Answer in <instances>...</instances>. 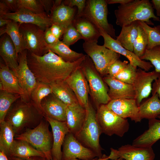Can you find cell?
<instances>
[{"mask_svg": "<svg viewBox=\"0 0 160 160\" xmlns=\"http://www.w3.org/2000/svg\"><path fill=\"white\" fill-rule=\"evenodd\" d=\"M86 56L76 62H70L65 61L49 50L42 56L28 50L27 59L28 65L38 81L50 84L65 80L81 65Z\"/></svg>", "mask_w": 160, "mask_h": 160, "instance_id": "1", "label": "cell"}, {"mask_svg": "<svg viewBox=\"0 0 160 160\" xmlns=\"http://www.w3.org/2000/svg\"><path fill=\"white\" fill-rule=\"evenodd\" d=\"M44 118L43 113L31 101L25 102L20 97L12 105L4 121L11 126L16 135L23 133L28 129L35 128Z\"/></svg>", "mask_w": 160, "mask_h": 160, "instance_id": "2", "label": "cell"}, {"mask_svg": "<svg viewBox=\"0 0 160 160\" xmlns=\"http://www.w3.org/2000/svg\"><path fill=\"white\" fill-rule=\"evenodd\" d=\"M114 14L116 24L121 28L136 21L153 25L151 18L160 22L159 17L154 14L152 4L149 0H132L126 4H120Z\"/></svg>", "mask_w": 160, "mask_h": 160, "instance_id": "3", "label": "cell"}, {"mask_svg": "<svg viewBox=\"0 0 160 160\" xmlns=\"http://www.w3.org/2000/svg\"><path fill=\"white\" fill-rule=\"evenodd\" d=\"M86 110V117L84 124L79 132L74 136L83 145L100 158L103 155V149L100 144V137L102 132L97 121L96 112L90 103Z\"/></svg>", "mask_w": 160, "mask_h": 160, "instance_id": "4", "label": "cell"}, {"mask_svg": "<svg viewBox=\"0 0 160 160\" xmlns=\"http://www.w3.org/2000/svg\"><path fill=\"white\" fill-rule=\"evenodd\" d=\"M49 123L44 117L39 124L32 129L15 136V139L25 141L43 153L47 160H53L51 151L53 144L52 132L49 131Z\"/></svg>", "mask_w": 160, "mask_h": 160, "instance_id": "5", "label": "cell"}, {"mask_svg": "<svg viewBox=\"0 0 160 160\" xmlns=\"http://www.w3.org/2000/svg\"><path fill=\"white\" fill-rule=\"evenodd\" d=\"M96 117L102 133L107 135H115L121 137L129 129L127 119L118 115L106 105H101L97 108Z\"/></svg>", "mask_w": 160, "mask_h": 160, "instance_id": "6", "label": "cell"}, {"mask_svg": "<svg viewBox=\"0 0 160 160\" xmlns=\"http://www.w3.org/2000/svg\"><path fill=\"white\" fill-rule=\"evenodd\" d=\"M97 41L84 42L83 48L92 60L97 71L102 76L108 75L111 65L119 59L120 55L104 45H100Z\"/></svg>", "mask_w": 160, "mask_h": 160, "instance_id": "7", "label": "cell"}, {"mask_svg": "<svg viewBox=\"0 0 160 160\" xmlns=\"http://www.w3.org/2000/svg\"><path fill=\"white\" fill-rule=\"evenodd\" d=\"M107 5L106 0H87L85 8L81 16L87 19L99 29H102L115 39V30L107 20Z\"/></svg>", "mask_w": 160, "mask_h": 160, "instance_id": "8", "label": "cell"}, {"mask_svg": "<svg viewBox=\"0 0 160 160\" xmlns=\"http://www.w3.org/2000/svg\"><path fill=\"white\" fill-rule=\"evenodd\" d=\"M81 67L97 108L101 105L107 104L111 100L108 89L103 81L96 73L92 61L88 55H86Z\"/></svg>", "mask_w": 160, "mask_h": 160, "instance_id": "9", "label": "cell"}, {"mask_svg": "<svg viewBox=\"0 0 160 160\" xmlns=\"http://www.w3.org/2000/svg\"><path fill=\"white\" fill-rule=\"evenodd\" d=\"M19 30L27 50L39 56L48 52L43 29L34 24L23 23L19 24Z\"/></svg>", "mask_w": 160, "mask_h": 160, "instance_id": "10", "label": "cell"}, {"mask_svg": "<svg viewBox=\"0 0 160 160\" xmlns=\"http://www.w3.org/2000/svg\"><path fill=\"white\" fill-rule=\"evenodd\" d=\"M27 51L25 49L18 54L19 65L14 72L23 91L21 98L24 101L29 102L31 101V93L38 81L28 65Z\"/></svg>", "mask_w": 160, "mask_h": 160, "instance_id": "11", "label": "cell"}, {"mask_svg": "<svg viewBox=\"0 0 160 160\" xmlns=\"http://www.w3.org/2000/svg\"><path fill=\"white\" fill-rule=\"evenodd\" d=\"M63 145L61 160L73 159L91 160L97 157L93 151L83 145L70 132L66 135Z\"/></svg>", "mask_w": 160, "mask_h": 160, "instance_id": "12", "label": "cell"}, {"mask_svg": "<svg viewBox=\"0 0 160 160\" xmlns=\"http://www.w3.org/2000/svg\"><path fill=\"white\" fill-rule=\"evenodd\" d=\"M109 159L120 158L125 160H154L155 154L152 147H138L132 145L121 146L117 149L110 148Z\"/></svg>", "mask_w": 160, "mask_h": 160, "instance_id": "13", "label": "cell"}, {"mask_svg": "<svg viewBox=\"0 0 160 160\" xmlns=\"http://www.w3.org/2000/svg\"><path fill=\"white\" fill-rule=\"evenodd\" d=\"M160 73L155 70L147 72L139 68L132 84L135 92V99L139 107L145 99L147 98L152 91V83L158 77Z\"/></svg>", "mask_w": 160, "mask_h": 160, "instance_id": "14", "label": "cell"}, {"mask_svg": "<svg viewBox=\"0 0 160 160\" xmlns=\"http://www.w3.org/2000/svg\"><path fill=\"white\" fill-rule=\"evenodd\" d=\"M75 94L79 103L85 109L89 106V87L81 65L65 80Z\"/></svg>", "mask_w": 160, "mask_h": 160, "instance_id": "15", "label": "cell"}, {"mask_svg": "<svg viewBox=\"0 0 160 160\" xmlns=\"http://www.w3.org/2000/svg\"><path fill=\"white\" fill-rule=\"evenodd\" d=\"M22 23H30L35 25L45 31L52 24L51 19L46 12L37 14L28 10L20 8L15 12H9L1 17Z\"/></svg>", "mask_w": 160, "mask_h": 160, "instance_id": "16", "label": "cell"}, {"mask_svg": "<svg viewBox=\"0 0 160 160\" xmlns=\"http://www.w3.org/2000/svg\"><path fill=\"white\" fill-rule=\"evenodd\" d=\"M99 31L101 36L104 39L103 45L106 48L125 57L131 65L146 71H148L153 67V66L150 62L141 60L133 52L123 47L116 39L112 38L102 29H99Z\"/></svg>", "mask_w": 160, "mask_h": 160, "instance_id": "17", "label": "cell"}, {"mask_svg": "<svg viewBox=\"0 0 160 160\" xmlns=\"http://www.w3.org/2000/svg\"><path fill=\"white\" fill-rule=\"evenodd\" d=\"M107 106L120 117L129 118L136 123L140 122L139 107L135 99H121L111 100Z\"/></svg>", "mask_w": 160, "mask_h": 160, "instance_id": "18", "label": "cell"}, {"mask_svg": "<svg viewBox=\"0 0 160 160\" xmlns=\"http://www.w3.org/2000/svg\"><path fill=\"white\" fill-rule=\"evenodd\" d=\"M41 105L44 117H48L59 121H66L68 106L53 93L44 98Z\"/></svg>", "mask_w": 160, "mask_h": 160, "instance_id": "19", "label": "cell"}, {"mask_svg": "<svg viewBox=\"0 0 160 160\" xmlns=\"http://www.w3.org/2000/svg\"><path fill=\"white\" fill-rule=\"evenodd\" d=\"M50 125L53 137V144L51 153L53 159L61 160L63 145L66 135L69 131L65 122L59 121L49 117L44 116Z\"/></svg>", "mask_w": 160, "mask_h": 160, "instance_id": "20", "label": "cell"}, {"mask_svg": "<svg viewBox=\"0 0 160 160\" xmlns=\"http://www.w3.org/2000/svg\"><path fill=\"white\" fill-rule=\"evenodd\" d=\"M109 87L108 95L111 100L116 99H135V94L132 84H127L107 75L103 78Z\"/></svg>", "mask_w": 160, "mask_h": 160, "instance_id": "21", "label": "cell"}, {"mask_svg": "<svg viewBox=\"0 0 160 160\" xmlns=\"http://www.w3.org/2000/svg\"><path fill=\"white\" fill-rule=\"evenodd\" d=\"M160 139V119H150L148 120V129L135 138L132 145L138 147H152Z\"/></svg>", "mask_w": 160, "mask_h": 160, "instance_id": "22", "label": "cell"}, {"mask_svg": "<svg viewBox=\"0 0 160 160\" xmlns=\"http://www.w3.org/2000/svg\"><path fill=\"white\" fill-rule=\"evenodd\" d=\"M0 90L17 94H23L15 72L6 65L0 63Z\"/></svg>", "mask_w": 160, "mask_h": 160, "instance_id": "23", "label": "cell"}, {"mask_svg": "<svg viewBox=\"0 0 160 160\" xmlns=\"http://www.w3.org/2000/svg\"><path fill=\"white\" fill-rule=\"evenodd\" d=\"M0 55L5 65L15 71L19 65L18 55L14 43L6 33L4 34L0 39Z\"/></svg>", "mask_w": 160, "mask_h": 160, "instance_id": "24", "label": "cell"}, {"mask_svg": "<svg viewBox=\"0 0 160 160\" xmlns=\"http://www.w3.org/2000/svg\"><path fill=\"white\" fill-rule=\"evenodd\" d=\"M86 111L79 104L68 106L66 122L69 132L76 135L81 129L85 121Z\"/></svg>", "mask_w": 160, "mask_h": 160, "instance_id": "25", "label": "cell"}, {"mask_svg": "<svg viewBox=\"0 0 160 160\" xmlns=\"http://www.w3.org/2000/svg\"><path fill=\"white\" fill-rule=\"evenodd\" d=\"M76 9L62 3L56 7H52L50 14L52 24L57 25L65 28L73 24L76 16Z\"/></svg>", "mask_w": 160, "mask_h": 160, "instance_id": "26", "label": "cell"}, {"mask_svg": "<svg viewBox=\"0 0 160 160\" xmlns=\"http://www.w3.org/2000/svg\"><path fill=\"white\" fill-rule=\"evenodd\" d=\"M85 42L97 41L101 36L99 29L85 17L76 16L72 24Z\"/></svg>", "mask_w": 160, "mask_h": 160, "instance_id": "27", "label": "cell"}, {"mask_svg": "<svg viewBox=\"0 0 160 160\" xmlns=\"http://www.w3.org/2000/svg\"><path fill=\"white\" fill-rule=\"evenodd\" d=\"M49 84L52 93L67 106L79 104L75 94L65 80L57 81Z\"/></svg>", "mask_w": 160, "mask_h": 160, "instance_id": "28", "label": "cell"}, {"mask_svg": "<svg viewBox=\"0 0 160 160\" xmlns=\"http://www.w3.org/2000/svg\"><path fill=\"white\" fill-rule=\"evenodd\" d=\"M34 156L46 158L43 153L35 148L27 142L15 139L11 149L9 156L7 157L27 158Z\"/></svg>", "mask_w": 160, "mask_h": 160, "instance_id": "29", "label": "cell"}, {"mask_svg": "<svg viewBox=\"0 0 160 160\" xmlns=\"http://www.w3.org/2000/svg\"><path fill=\"white\" fill-rule=\"evenodd\" d=\"M139 108L142 119L157 118L160 116V99L158 94L152 95L151 97L142 101Z\"/></svg>", "mask_w": 160, "mask_h": 160, "instance_id": "30", "label": "cell"}, {"mask_svg": "<svg viewBox=\"0 0 160 160\" xmlns=\"http://www.w3.org/2000/svg\"><path fill=\"white\" fill-rule=\"evenodd\" d=\"M138 21H136L122 27L120 34L116 37L121 46L132 52L133 44L138 34Z\"/></svg>", "mask_w": 160, "mask_h": 160, "instance_id": "31", "label": "cell"}, {"mask_svg": "<svg viewBox=\"0 0 160 160\" xmlns=\"http://www.w3.org/2000/svg\"><path fill=\"white\" fill-rule=\"evenodd\" d=\"M7 34L14 43L17 55L26 49V45L19 30V23L13 20L10 21L4 28L0 29V36Z\"/></svg>", "mask_w": 160, "mask_h": 160, "instance_id": "32", "label": "cell"}, {"mask_svg": "<svg viewBox=\"0 0 160 160\" xmlns=\"http://www.w3.org/2000/svg\"><path fill=\"white\" fill-rule=\"evenodd\" d=\"M47 48L48 50H50L67 62H76L85 55L82 53L72 50L69 47L59 40L54 44H47Z\"/></svg>", "mask_w": 160, "mask_h": 160, "instance_id": "33", "label": "cell"}, {"mask_svg": "<svg viewBox=\"0 0 160 160\" xmlns=\"http://www.w3.org/2000/svg\"><path fill=\"white\" fill-rule=\"evenodd\" d=\"M15 134L12 127L8 122H0V151L8 157L15 140Z\"/></svg>", "mask_w": 160, "mask_h": 160, "instance_id": "34", "label": "cell"}, {"mask_svg": "<svg viewBox=\"0 0 160 160\" xmlns=\"http://www.w3.org/2000/svg\"><path fill=\"white\" fill-rule=\"evenodd\" d=\"M52 93V89L49 84L38 81L31 93V101L43 113L41 105V101L45 97Z\"/></svg>", "mask_w": 160, "mask_h": 160, "instance_id": "35", "label": "cell"}, {"mask_svg": "<svg viewBox=\"0 0 160 160\" xmlns=\"http://www.w3.org/2000/svg\"><path fill=\"white\" fill-rule=\"evenodd\" d=\"M21 97L19 94L0 90V122L4 121L7 113L12 105Z\"/></svg>", "mask_w": 160, "mask_h": 160, "instance_id": "36", "label": "cell"}, {"mask_svg": "<svg viewBox=\"0 0 160 160\" xmlns=\"http://www.w3.org/2000/svg\"><path fill=\"white\" fill-rule=\"evenodd\" d=\"M147 35L148 44L147 49H150L158 46H160V25L151 27L145 23L138 21Z\"/></svg>", "mask_w": 160, "mask_h": 160, "instance_id": "37", "label": "cell"}, {"mask_svg": "<svg viewBox=\"0 0 160 160\" xmlns=\"http://www.w3.org/2000/svg\"><path fill=\"white\" fill-rule=\"evenodd\" d=\"M138 33L133 45V52L140 58L143 56L148 44L147 35L142 28L139 24Z\"/></svg>", "mask_w": 160, "mask_h": 160, "instance_id": "38", "label": "cell"}, {"mask_svg": "<svg viewBox=\"0 0 160 160\" xmlns=\"http://www.w3.org/2000/svg\"><path fill=\"white\" fill-rule=\"evenodd\" d=\"M142 60H148L155 68V71L160 73V46L146 49L144 55L140 57Z\"/></svg>", "mask_w": 160, "mask_h": 160, "instance_id": "39", "label": "cell"}, {"mask_svg": "<svg viewBox=\"0 0 160 160\" xmlns=\"http://www.w3.org/2000/svg\"><path fill=\"white\" fill-rule=\"evenodd\" d=\"M137 67L134 66L129 63L114 78L124 83L132 84L135 79Z\"/></svg>", "mask_w": 160, "mask_h": 160, "instance_id": "40", "label": "cell"}, {"mask_svg": "<svg viewBox=\"0 0 160 160\" xmlns=\"http://www.w3.org/2000/svg\"><path fill=\"white\" fill-rule=\"evenodd\" d=\"M81 39H83V37L72 24L65 28L62 41L69 47Z\"/></svg>", "mask_w": 160, "mask_h": 160, "instance_id": "41", "label": "cell"}, {"mask_svg": "<svg viewBox=\"0 0 160 160\" xmlns=\"http://www.w3.org/2000/svg\"><path fill=\"white\" fill-rule=\"evenodd\" d=\"M17 2L18 9H25L37 14L45 12L39 0H17Z\"/></svg>", "mask_w": 160, "mask_h": 160, "instance_id": "42", "label": "cell"}, {"mask_svg": "<svg viewBox=\"0 0 160 160\" xmlns=\"http://www.w3.org/2000/svg\"><path fill=\"white\" fill-rule=\"evenodd\" d=\"M129 62L124 60L123 61L119 59L112 64L109 68L108 75L114 77L117 75L128 64Z\"/></svg>", "mask_w": 160, "mask_h": 160, "instance_id": "43", "label": "cell"}, {"mask_svg": "<svg viewBox=\"0 0 160 160\" xmlns=\"http://www.w3.org/2000/svg\"><path fill=\"white\" fill-rule=\"evenodd\" d=\"M86 1V0H65L63 1L62 3L71 7H73L74 6H76L78 10L76 16L80 17L85 8Z\"/></svg>", "mask_w": 160, "mask_h": 160, "instance_id": "44", "label": "cell"}, {"mask_svg": "<svg viewBox=\"0 0 160 160\" xmlns=\"http://www.w3.org/2000/svg\"><path fill=\"white\" fill-rule=\"evenodd\" d=\"M44 38L46 43L48 45L54 44L59 40L53 34L50 27L47 28L44 31Z\"/></svg>", "mask_w": 160, "mask_h": 160, "instance_id": "45", "label": "cell"}, {"mask_svg": "<svg viewBox=\"0 0 160 160\" xmlns=\"http://www.w3.org/2000/svg\"><path fill=\"white\" fill-rule=\"evenodd\" d=\"M50 28L53 34L59 39L63 35L65 29L60 25L54 24H52Z\"/></svg>", "mask_w": 160, "mask_h": 160, "instance_id": "46", "label": "cell"}, {"mask_svg": "<svg viewBox=\"0 0 160 160\" xmlns=\"http://www.w3.org/2000/svg\"><path fill=\"white\" fill-rule=\"evenodd\" d=\"M47 14L49 17L50 12L52 9L54 0H39Z\"/></svg>", "mask_w": 160, "mask_h": 160, "instance_id": "47", "label": "cell"}, {"mask_svg": "<svg viewBox=\"0 0 160 160\" xmlns=\"http://www.w3.org/2000/svg\"><path fill=\"white\" fill-rule=\"evenodd\" d=\"M157 94L160 99V73L157 78L154 81L152 86V95Z\"/></svg>", "mask_w": 160, "mask_h": 160, "instance_id": "48", "label": "cell"}, {"mask_svg": "<svg viewBox=\"0 0 160 160\" xmlns=\"http://www.w3.org/2000/svg\"><path fill=\"white\" fill-rule=\"evenodd\" d=\"M9 10L15 12L18 10L17 0H2Z\"/></svg>", "mask_w": 160, "mask_h": 160, "instance_id": "49", "label": "cell"}, {"mask_svg": "<svg viewBox=\"0 0 160 160\" xmlns=\"http://www.w3.org/2000/svg\"><path fill=\"white\" fill-rule=\"evenodd\" d=\"M9 160H47L45 158L39 156H34L27 158H20L15 157H8Z\"/></svg>", "mask_w": 160, "mask_h": 160, "instance_id": "50", "label": "cell"}, {"mask_svg": "<svg viewBox=\"0 0 160 160\" xmlns=\"http://www.w3.org/2000/svg\"><path fill=\"white\" fill-rule=\"evenodd\" d=\"M9 9L2 0L0 1V17H2L8 12Z\"/></svg>", "mask_w": 160, "mask_h": 160, "instance_id": "51", "label": "cell"}, {"mask_svg": "<svg viewBox=\"0 0 160 160\" xmlns=\"http://www.w3.org/2000/svg\"><path fill=\"white\" fill-rule=\"evenodd\" d=\"M153 8L156 10V16L160 17V0H152L151 1Z\"/></svg>", "mask_w": 160, "mask_h": 160, "instance_id": "52", "label": "cell"}, {"mask_svg": "<svg viewBox=\"0 0 160 160\" xmlns=\"http://www.w3.org/2000/svg\"><path fill=\"white\" fill-rule=\"evenodd\" d=\"M108 4H124L129 3L132 0H106Z\"/></svg>", "mask_w": 160, "mask_h": 160, "instance_id": "53", "label": "cell"}, {"mask_svg": "<svg viewBox=\"0 0 160 160\" xmlns=\"http://www.w3.org/2000/svg\"><path fill=\"white\" fill-rule=\"evenodd\" d=\"M10 19H6L0 17V27H1L5 25H7L10 21Z\"/></svg>", "mask_w": 160, "mask_h": 160, "instance_id": "54", "label": "cell"}, {"mask_svg": "<svg viewBox=\"0 0 160 160\" xmlns=\"http://www.w3.org/2000/svg\"><path fill=\"white\" fill-rule=\"evenodd\" d=\"M0 160H9L6 155L3 152L0 151Z\"/></svg>", "mask_w": 160, "mask_h": 160, "instance_id": "55", "label": "cell"}, {"mask_svg": "<svg viewBox=\"0 0 160 160\" xmlns=\"http://www.w3.org/2000/svg\"><path fill=\"white\" fill-rule=\"evenodd\" d=\"M108 156H107L105 154H103V156L101 158L100 160H109ZM115 160H125L124 159H122L120 158H119L118 159Z\"/></svg>", "mask_w": 160, "mask_h": 160, "instance_id": "56", "label": "cell"}, {"mask_svg": "<svg viewBox=\"0 0 160 160\" xmlns=\"http://www.w3.org/2000/svg\"><path fill=\"white\" fill-rule=\"evenodd\" d=\"M101 157L100 158H98L97 157H96L91 160H100L101 159ZM69 160H79L77 159H71Z\"/></svg>", "mask_w": 160, "mask_h": 160, "instance_id": "57", "label": "cell"}, {"mask_svg": "<svg viewBox=\"0 0 160 160\" xmlns=\"http://www.w3.org/2000/svg\"><path fill=\"white\" fill-rule=\"evenodd\" d=\"M53 160H59L57 159H56L53 158Z\"/></svg>", "mask_w": 160, "mask_h": 160, "instance_id": "58", "label": "cell"}, {"mask_svg": "<svg viewBox=\"0 0 160 160\" xmlns=\"http://www.w3.org/2000/svg\"><path fill=\"white\" fill-rule=\"evenodd\" d=\"M157 118H158L159 119H160V116H158Z\"/></svg>", "mask_w": 160, "mask_h": 160, "instance_id": "59", "label": "cell"}]
</instances>
